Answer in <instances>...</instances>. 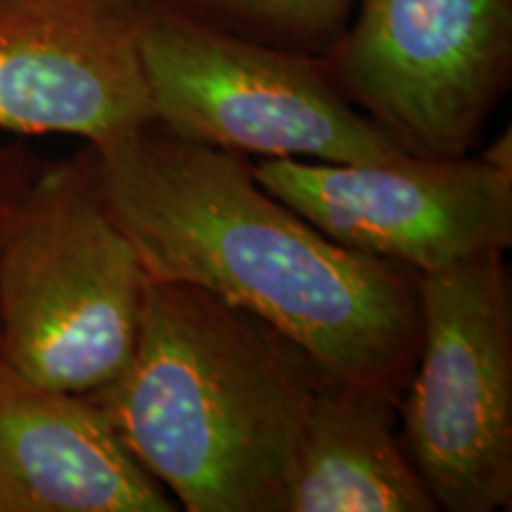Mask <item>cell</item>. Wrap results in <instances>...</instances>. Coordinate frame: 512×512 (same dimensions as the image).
<instances>
[{"label":"cell","mask_w":512,"mask_h":512,"mask_svg":"<svg viewBox=\"0 0 512 512\" xmlns=\"http://www.w3.org/2000/svg\"><path fill=\"white\" fill-rule=\"evenodd\" d=\"M399 439L439 510L512 508V285L503 252L420 275Z\"/></svg>","instance_id":"5"},{"label":"cell","mask_w":512,"mask_h":512,"mask_svg":"<svg viewBox=\"0 0 512 512\" xmlns=\"http://www.w3.org/2000/svg\"><path fill=\"white\" fill-rule=\"evenodd\" d=\"M95 150L147 278L202 287L328 375L401 396L420 349V273L339 245L256 181L245 155L157 119Z\"/></svg>","instance_id":"1"},{"label":"cell","mask_w":512,"mask_h":512,"mask_svg":"<svg viewBox=\"0 0 512 512\" xmlns=\"http://www.w3.org/2000/svg\"><path fill=\"white\" fill-rule=\"evenodd\" d=\"M178 505L83 394L0 358V512H171Z\"/></svg>","instance_id":"9"},{"label":"cell","mask_w":512,"mask_h":512,"mask_svg":"<svg viewBox=\"0 0 512 512\" xmlns=\"http://www.w3.org/2000/svg\"><path fill=\"white\" fill-rule=\"evenodd\" d=\"M43 162L27 143L0 145V249L19 202L34 183Z\"/></svg>","instance_id":"12"},{"label":"cell","mask_w":512,"mask_h":512,"mask_svg":"<svg viewBox=\"0 0 512 512\" xmlns=\"http://www.w3.org/2000/svg\"><path fill=\"white\" fill-rule=\"evenodd\" d=\"M264 188L339 245L437 273L512 245V174L482 157L337 164L261 157Z\"/></svg>","instance_id":"7"},{"label":"cell","mask_w":512,"mask_h":512,"mask_svg":"<svg viewBox=\"0 0 512 512\" xmlns=\"http://www.w3.org/2000/svg\"><path fill=\"white\" fill-rule=\"evenodd\" d=\"M399 396L328 375L306 415L283 512L439 510L396 430Z\"/></svg>","instance_id":"10"},{"label":"cell","mask_w":512,"mask_h":512,"mask_svg":"<svg viewBox=\"0 0 512 512\" xmlns=\"http://www.w3.org/2000/svg\"><path fill=\"white\" fill-rule=\"evenodd\" d=\"M325 377L254 313L202 287L150 280L131 361L86 396L183 510L283 512Z\"/></svg>","instance_id":"2"},{"label":"cell","mask_w":512,"mask_h":512,"mask_svg":"<svg viewBox=\"0 0 512 512\" xmlns=\"http://www.w3.org/2000/svg\"><path fill=\"white\" fill-rule=\"evenodd\" d=\"M147 119L131 0H0V128L102 147Z\"/></svg>","instance_id":"8"},{"label":"cell","mask_w":512,"mask_h":512,"mask_svg":"<svg viewBox=\"0 0 512 512\" xmlns=\"http://www.w3.org/2000/svg\"><path fill=\"white\" fill-rule=\"evenodd\" d=\"M162 3L228 34L325 60L347 31L356 0H162Z\"/></svg>","instance_id":"11"},{"label":"cell","mask_w":512,"mask_h":512,"mask_svg":"<svg viewBox=\"0 0 512 512\" xmlns=\"http://www.w3.org/2000/svg\"><path fill=\"white\" fill-rule=\"evenodd\" d=\"M152 119L259 157L384 164L408 157L339 91L323 57L264 46L162 0H131Z\"/></svg>","instance_id":"4"},{"label":"cell","mask_w":512,"mask_h":512,"mask_svg":"<svg viewBox=\"0 0 512 512\" xmlns=\"http://www.w3.org/2000/svg\"><path fill=\"white\" fill-rule=\"evenodd\" d=\"M479 157H482L489 166H494V169L512 174V128H505L501 136L486 147Z\"/></svg>","instance_id":"13"},{"label":"cell","mask_w":512,"mask_h":512,"mask_svg":"<svg viewBox=\"0 0 512 512\" xmlns=\"http://www.w3.org/2000/svg\"><path fill=\"white\" fill-rule=\"evenodd\" d=\"M330 74L413 157H463L512 79V0H358Z\"/></svg>","instance_id":"6"},{"label":"cell","mask_w":512,"mask_h":512,"mask_svg":"<svg viewBox=\"0 0 512 512\" xmlns=\"http://www.w3.org/2000/svg\"><path fill=\"white\" fill-rule=\"evenodd\" d=\"M147 283L98 150L43 162L0 249V358L43 387L98 392L131 361Z\"/></svg>","instance_id":"3"}]
</instances>
